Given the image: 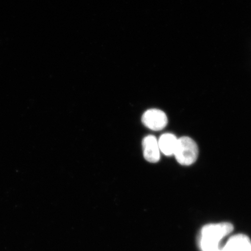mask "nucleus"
<instances>
[{
  "label": "nucleus",
  "instance_id": "5",
  "mask_svg": "<svg viewBox=\"0 0 251 251\" xmlns=\"http://www.w3.org/2000/svg\"><path fill=\"white\" fill-rule=\"evenodd\" d=\"M223 251H251V241L247 235L238 234L231 237Z\"/></svg>",
  "mask_w": 251,
  "mask_h": 251
},
{
  "label": "nucleus",
  "instance_id": "6",
  "mask_svg": "<svg viewBox=\"0 0 251 251\" xmlns=\"http://www.w3.org/2000/svg\"><path fill=\"white\" fill-rule=\"evenodd\" d=\"M177 141V138L174 134H162L158 140L160 151L166 156L174 155Z\"/></svg>",
  "mask_w": 251,
  "mask_h": 251
},
{
  "label": "nucleus",
  "instance_id": "2",
  "mask_svg": "<svg viewBox=\"0 0 251 251\" xmlns=\"http://www.w3.org/2000/svg\"><path fill=\"white\" fill-rule=\"evenodd\" d=\"M174 156L177 161L183 166H190L197 161L199 148L196 143L189 137L178 139Z\"/></svg>",
  "mask_w": 251,
  "mask_h": 251
},
{
  "label": "nucleus",
  "instance_id": "1",
  "mask_svg": "<svg viewBox=\"0 0 251 251\" xmlns=\"http://www.w3.org/2000/svg\"><path fill=\"white\" fill-rule=\"evenodd\" d=\"M233 225L229 222L204 226L201 231L200 249L202 251H218L221 241L233 231Z\"/></svg>",
  "mask_w": 251,
  "mask_h": 251
},
{
  "label": "nucleus",
  "instance_id": "4",
  "mask_svg": "<svg viewBox=\"0 0 251 251\" xmlns=\"http://www.w3.org/2000/svg\"><path fill=\"white\" fill-rule=\"evenodd\" d=\"M143 155L147 161L156 163L159 161L160 151L158 140L155 136L150 135L143 140Z\"/></svg>",
  "mask_w": 251,
  "mask_h": 251
},
{
  "label": "nucleus",
  "instance_id": "7",
  "mask_svg": "<svg viewBox=\"0 0 251 251\" xmlns=\"http://www.w3.org/2000/svg\"><path fill=\"white\" fill-rule=\"evenodd\" d=\"M222 251V250H219V251Z\"/></svg>",
  "mask_w": 251,
  "mask_h": 251
},
{
  "label": "nucleus",
  "instance_id": "3",
  "mask_svg": "<svg viewBox=\"0 0 251 251\" xmlns=\"http://www.w3.org/2000/svg\"><path fill=\"white\" fill-rule=\"evenodd\" d=\"M141 121L146 127L153 131L164 129L168 123L165 113L158 109L147 110L142 116Z\"/></svg>",
  "mask_w": 251,
  "mask_h": 251
}]
</instances>
